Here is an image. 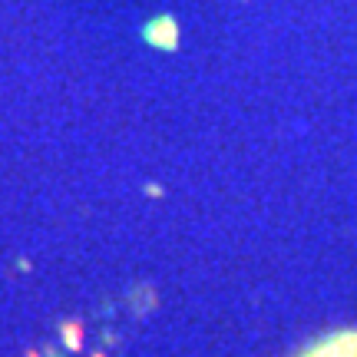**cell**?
I'll use <instances>...</instances> for the list:
<instances>
[{
  "label": "cell",
  "mask_w": 357,
  "mask_h": 357,
  "mask_svg": "<svg viewBox=\"0 0 357 357\" xmlns=\"http://www.w3.org/2000/svg\"><path fill=\"white\" fill-rule=\"evenodd\" d=\"M176 40H178V26L172 17H159V20H149V24H146V43H149V47L172 50Z\"/></svg>",
  "instance_id": "cell-2"
},
{
  "label": "cell",
  "mask_w": 357,
  "mask_h": 357,
  "mask_svg": "<svg viewBox=\"0 0 357 357\" xmlns=\"http://www.w3.org/2000/svg\"><path fill=\"white\" fill-rule=\"evenodd\" d=\"M298 357H357V331H337L305 347Z\"/></svg>",
  "instance_id": "cell-1"
}]
</instances>
